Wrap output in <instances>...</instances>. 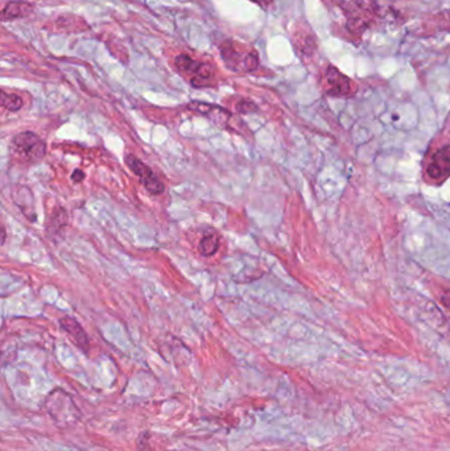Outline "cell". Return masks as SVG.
I'll return each mask as SVG.
<instances>
[{
    "label": "cell",
    "mask_w": 450,
    "mask_h": 451,
    "mask_svg": "<svg viewBox=\"0 0 450 451\" xmlns=\"http://www.w3.org/2000/svg\"><path fill=\"white\" fill-rule=\"evenodd\" d=\"M175 65L180 71L193 76L191 82L194 87H202V86L210 85L207 82L213 76L211 65L205 64V62H198L185 55H178L175 58Z\"/></svg>",
    "instance_id": "cell-3"
},
{
    "label": "cell",
    "mask_w": 450,
    "mask_h": 451,
    "mask_svg": "<svg viewBox=\"0 0 450 451\" xmlns=\"http://www.w3.org/2000/svg\"><path fill=\"white\" fill-rule=\"evenodd\" d=\"M6 243V229H1V246Z\"/></svg>",
    "instance_id": "cell-19"
},
{
    "label": "cell",
    "mask_w": 450,
    "mask_h": 451,
    "mask_svg": "<svg viewBox=\"0 0 450 451\" xmlns=\"http://www.w3.org/2000/svg\"><path fill=\"white\" fill-rule=\"evenodd\" d=\"M426 176L435 182H442L450 177V145H444L432 156L426 168Z\"/></svg>",
    "instance_id": "cell-5"
},
{
    "label": "cell",
    "mask_w": 450,
    "mask_h": 451,
    "mask_svg": "<svg viewBox=\"0 0 450 451\" xmlns=\"http://www.w3.org/2000/svg\"><path fill=\"white\" fill-rule=\"evenodd\" d=\"M68 224V213L62 207H55L51 222L48 223V233L52 236L60 233Z\"/></svg>",
    "instance_id": "cell-10"
},
{
    "label": "cell",
    "mask_w": 450,
    "mask_h": 451,
    "mask_svg": "<svg viewBox=\"0 0 450 451\" xmlns=\"http://www.w3.org/2000/svg\"><path fill=\"white\" fill-rule=\"evenodd\" d=\"M11 147L20 159L31 164L41 161L46 153V143L32 131L17 134L12 139Z\"/></svg>",
    "instance_id": "cell-1"
},
{
    "label": "cell",
    "mask_w": 450,
    "mask_h": 451,
    "mask_svg": "<svg viewBox=\"0 0 450 451\" xmlns=\"http://www.w3.org/2000/svg\"><path fill=\"white\" fill-rule=\"evenodd\" d=\"M250 1H254L255 4H258L261 8H267L268 6L272 4L273 0H250Z\"/></svg>",
    "instance_id": "cell-17"
},
{
    "label": "cell",
    "mask_w": 450,
    "mask_h": 451,
    "mask_svg": "<svg viewBox=\"0 0 450 451\" xmlns=\"http://www.w3.org/2000/svg\"><path fill=\"white\" fill-rule=\"evenodd\" d=\"M150 441L148 439H144V434L140 437V439H139V443H137V446H139V450L140 451H155L152 448H150V443H148Z\"/></svg>",
    "instance_id": "cell-15"
},
{
    "label": "cell",
    "mask_w": 450,
    "mask_h": 451,
    "mask_svg": "<svg viewBox=\"0 0 450 451\" xmlns=\"http://www.w3.org/2000/svg\"><path fill=\"white\" fill-rule=\"evenodd\" d=\"M236 111L239 114H252V112L258 111V106L254 102H250V100H241L236 105Z\"/></svg>",
    "instance_id": "cell-14"
},
{
    "label": "cell",
    "mask_w": 450,
    "mask_h": 451,
    "mask_svg": "<svg viewBox=\"0 0 450 451\" xmlns=\"http://www.w3.org/2000/svg\"><path fill=\"white\" fill-rule=\"evenodd\" d=\"M188 109H191V111H196V112H200V114H202L205 116L210 118L219 127H226V124H227V122L232 118V114L227 109L216 106V105H209V103L197 102V100L191 102L188 105Z\"/></svg>",
    "instance_id": "cell-6"
},
{
    "label": "cell",
    "mask_w": 450,
    "mask_h": 451,
    "mask_svg": "<svg viewBox=\"0 0 450 451\" xmlns=\"http://www.w3.org/2000/svg\"><path fill=\"white\" fill-rule=\"evenodd\" d=\"M0 102L1 106L8 111H19L23 107V99L16 94H7L6 91H1L0 94Z\"/></svg>",
    "instance_id": "cell-12"
},
{
    "label": "cell",
    "mask_w": 450,
    "mask_h": 451,
    "mask_svg": "<svg viewBox=\"0 0 450 451\" xmlns=\"http://www.w3.org/2000/svg\"><path fill=\"white\" fill-rule=\"evenodd\" d=\"M258 67H259V57L255 52L245 55V65H243L245 71H254L258 69Z\"/></svg>",
    "instance_id": "cell-13"
},
{
    "label": "cell",
    "mask_w": 450,
    "mask_h": 451,
    "mask_svg": "<svg viewBox=\"0 0 450 451\" xmlns=\"http://www.w3.org/2000/svg\"><path fill=\"white\" fill-rule=\"evenodd\" d=\"M219 249V238L217 233H207L200 240L198 251L202 256H213Z\"/></svg>",
    "instance_id": "cell-11"
},
{
    "label": "cell",
    "mask_w": 450,
    "mask_h": 451,
    "mask_svg": "<svg viewBox=\"0 0 450 451\" xmlns=\"http://www.w3.org/2000/svg\"><path fill=\"white\" fill-rule=\"evenodd\" d=\"M322 91L329 96L343 98L354 96L356 86L347 76H345L336 67L329 65L322 76Z\"/></svg>",
    "instance_id": "cell-2"
},
{
    "label": "cell",
    "mask_w": 450,
    "mask_h": 451,
    "mask_svg": "<svg viewBox=\"0 0 450 451\" xmlns=\"http://www.w3.org/2000/svg\"><path fill=\"white\" fill-rule=\"evenodd\" d=\"M442 302H444L447 306H449L450 308V292H448L447 294L442 296Z\"/></svg>",
    "instance_id": "cell-18"
},
{
    "label": "cell",
    "mask_w": 450,
    "mask_h": 451,
    "mask_svg": "<svg viewBox=\"0 0 450 451\" xmlns=\"http://www.w3.org/2000/svg\"><path fill=\"white\" fill-rule=\"evenodd\" d=\"M60 325H61V328L68 333L69 335L71 337V339L76 342V344L80 348H82L83 351L89 350L87 334L85 333V330L82 328L77 319H74L71 317H64V318L60 319Z\"/></svg>",
    "instance_id": "cell-8"
},
{
    "label": "cell",
    "mask_w": 450,
    "mask_h": 451,
    "mask_svg": "<svg viewBox=\"0 0 450 451\" xmlns=\"http://www.w3.org/2000/svg\"><path fill=\"white\" fill-rule=\"evenodd\" d=\"M126 164L137 175L143 186L152 194L157 195L165 191L163 182L155 175V172L150 169L148 165L144 164L140 159H137L134 154L126 156Z\"/></svg>",
    "instance_id": "cell-4"
},
{
    "label": "cell",
    "mask_w": 450,
    "mask_h": 451,
    "mask_svg": "<svg viewBox=\"0 0 450 451\" xmlns=\"http://www.w3.org/2000/svg\"><path fill=\"white\" fill-rule=\"evenodd\" d=\"M33 12V6L28 1H10L1 11V20L8 21L15 19L27 17Z\"/></svg>",
    "instance_id": "cell-9"
},
{
    "label": "cell",
    "mask_w": 450,
    "mask_h": 451,
    "mask_svg": "<svg viewBox=\"0 0 450 451\" xmlns=\"http://www.w3.org/2000/svg\"><path fill=\"white\" fill-rule=\"evenodd\" d=\"M83 178H85V173L82 172L81 169H76V170L73 172V175H71V179H73L74 182H82Z\"/></svg>",
    "instance_id": "cell-16"
},
{
    "label": "cell",
    "mask_w": 450,
    "mask_h": 451,
    "mask_svg": "<svg viewBox=\"0 0 450 451\" xmlns=\"http://www.w3.org/2000/svg\"><path fill=\"white\" fill-rule=\"evenodd\" d=\"M12 198H14L16 206L24 214V217L31 222H36L37 217H36V211H35L33 195L27 186H15L14 191H12Z\"/></svg>",
    "instance_id": "cell-7"
}]
</instances>
